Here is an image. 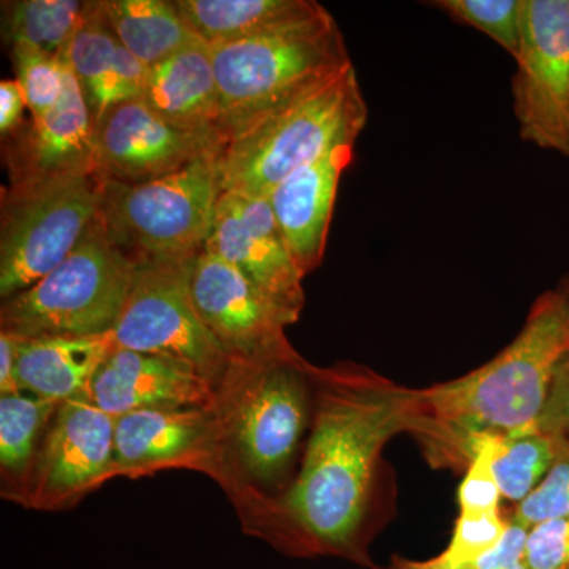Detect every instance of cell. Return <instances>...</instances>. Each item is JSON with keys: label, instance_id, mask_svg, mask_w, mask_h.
I'll use <instances>...</instances> for the list:
<instances>
[{"label": "cell", "instance_id": "603a6c76", "mask_svg": "<svg viewBox=\"0 0 569 569\" xmlns=\"http://www.w3.org/2000/svg\"><path fill=\"white\" fill-rule=\"evenodd\" d=\"M108 28L148 69L198 41L170 0H97Z\"/></svg>", "mask_w": 569, "mask_h": 569}, {"label": "cell", "instance_id": "4dcf8cb0", "mask_svg": "<svg viewBox=\"0 0 569 569\" xmlns=\"http://www.w3.org/2000/svg\"><path fill=\"white\" fill-rule=\"evenodd\" d=\"M526 549L530 569H569V516L531 527Z\"/></svg>", "mask_w": 569, "mask_h": 569}, {"label": "cell", "instance_id": "1f68e13d", "mask_svg": "<svg viewBox=\"0 0 569 569\" xmlns=\"http://www.w3.org/2000/svg\"><path fill=\"white\" fill-rule=\"evenodd\" d=\"M537 430L569 441V348L553 370L548 399L538 419Z\"/></svg>", "mask_w": 569, "mask_h": 569}, {"label": "cell", "instance_id": "ffe728a7", "mask_svg": "<svg viewBox=\"0 0 569 569\" xmlns=\"http://www.w3.org/2000/svg\"><path fill=\"white\" fill-rule=\"evenodd\" d=\"M141 100L176 127L222 138L219 84L211 47L204 41L151 67Z\"/></svg>", "mask_w": 569, "mask_h": 569}, {"label": "cell", "instance_id": "d6a6232c", "mask_svg": "<svg viewBox=\"0 0 569 569\" xmlns=\"http://www.w3.org/2000/svg\"><path fill=\"white\" fill-rule=\"evenodd\" d=\"M529 530L515 516L509 518L508 529L496 548L471 563L468 569H530L527 563V537Z\"/></svg>", "mask_w": 569, "mask_h": 569}, {"label": "cell", "instance_id": "8992f818", "mask_svg": "<svg viewBox=\"0 0 569 569\" xmlns=\"http://www.w3.org/2000/svg\"><path fill=\"white\" fill-rule=\"evenodd\" d=\"M222 194L217 153L142 183L103 182L99 217L138 263L203 252Z\"/></svg>", "mask_w": 569, "mask_h": 569}, {"label": "cell", "instance_id": "cb8c5ba5", "mask_svg": "<svg viewBox=\"0 0 569 569\" xmlns=\"http://www.w3.org/2000/svg\"><path fill=\"white\" fill-rule=\"evenodd\" d=\"M88 2L11 0L2 2V37L11 50H36L62 58Z\"/></svg>", "mask_w": 569, "mask_h": 569}, {"label": "cell", "instance_id": "5b68a950", "mask_svg": "<svg viewBox=\"0 0 569 569\" xmlns=\"http://www.w3.org/2000/svg\"><path fill=\"white\" fill-rule=\"evenodd\" d=\"M138 261L100 217L73 252L28 290L2 301V332L21 339L111 335L129 298Z\"/></svg>", "mask_w": 569, "mask_h": 569}, {"label": "cell", "instance_id": "7c38bea8", "mask_svg": "<svg viewBox=\"0 0 569 569\" xmlns=\"http://www.w3.org/2000/svg\"><path fill=\"white\" fill-rule=\"evenodd\" d=\"M97 176L103 182L142 183L163 178L211 153L222 138L168 122L142 100L116 104L93 122Z\"/></svg>", "mask_w": 569, "mask_h": 569}, {"label": "cell", "instance_id": "52a82bcc", "mask_svg": "<svg viewBox=\"0 0 569 569\" xmlns=\"http://www.w3.org/2000/svg\"><path fill=\"white\" fill-rule=\"evenodd\" d=\"M231 369L244 387L230 418L236 466L253 485H277L309 422L313 367L291 347L258 361L233 362Z\"/></svg>", "mask_w": 569, "mask_h": 569}, {"label": "cell", "instance_id": "836d02e7", "mask_svg": "<svg viewBox=\"0 0 569 569\" xmlns=\"http://www.w3.org/2000/svg\"><path fill=\"white\" fill-rule=\"evenodd\" d=\"M29 110L20 82L3 80L0 82V133L2 138L21 126L24 111Z\"/></svg>", "mask_w": 569, "mask_h": 569}, {"label": "cell", "instance_id": "9c48e42d", "mask_svg": "<svg viewBox=\"0 0 569 569\" xmlns=\"http://www.w3.org/2000/svg\"><path fill=\"white\" fill-rule=\"evenodd\" d=\"M190 260L141 261L111 337L116 347L163 356L222 387L233 359L198 316Z\"/></svg>", "mask_w": 569, "mask_h": 569}, {"label": "cell", "instance_id": "f546056e", "mask_svg": "<svg viewBox=\"0 0 569 569\" xmlns=\"http://www.w3.org/2000/svg\"><path fill=\"white\" fill-rule=\"evenodd\" d=\"M515 519L531 529L546 520L569 516V441L561 440L559 456L541 485L516 507Z\"/></svg>", "mask_w": 569, "mask_h": 569}, {"label": "cell", "instance_id": "ba28073f", "mask_svg": "<svg viewBox=\"0 0 569 569\" xmlns=\"http://www.w3.org/2000/svg\"><path fill=\"white\" fill-rule=\"evenodd\" d=\"M99 176L3 189L0 298L28 290L62 263L99 216Z\"/></svg>", "mask_w": 569, "mask_h": 569}, {"label": "cell", "instance_id": "6da1fadb", "mask_svg": "<svg viewBox=\"0 0 569 569\" xmlns=\"http://www.w3.org/2000/svg\"><path fill=\"white\" fill-rule=\"evenodd\" d=\"M313 383L316 415L301 471L277 500L283 518L266 538L291 556L372 567L362 527L377 463L396 433L410 432L413 389L356 365L313 369Z\"/></svg>", "mask_w": 569, "mask_h": 569}, {"label": "cell", "instance_id": "484cf974", "mask_svg": "<svg viewBox=\"0 0 569 569\" xmlns=\"http://www.w3.org/2000/svg\"><path fill=\"white\" fill-rule=\"evenodd\" d=\"M561 438L541 432L498 438L492 473L501 497L518 507L541 485L559 456Z\"/></svg>", "mask_w": 569, "mask_h": 569}, {"label": "cell", "instance_id": "9a60e30c", "mask_svg": "<svg viewBox=\"0 0 569 569\" xmlns=\"http://www.w3.org/2000/svg\"><path fill=\"white\" fill-rule=\"evenodd\" d=\"M63 63L66 78L59 102L3 138L9 189L97 176L91 108L66 59Z\"/></svg>", "mask_w": 569, "mask_h": 569}, {"label": "cell", "instance_id": "f1b7e54d", "mask_svg": "<svg viewBox=\"0 0 569 569\" xmlns=\"http://www.w3.org/2000/svg\"><path fill=\"white\" fill-rule=\"evenodd\" d=\"M508 523L500 511H460L451 541L437 559L451 567H470L496 548Z\"/></svg>", "mask_w": 569, "mask_h": 569}, {"label": "cell", "instance_id": "e0dca14e", "mask_svg": "<svg viewBox=\"0 0 569 569\" xmlns=\"http://www.w3.org/2000/svg\"><path fill=\"white\" fill-rule=\"evenodd\" d=\"M356 141L339 142L316 162L288 176L268 197L305 276L323 263L340 178L353 162Z\"/></svg>", "mask_w": 569, "mask_h": 569}, {"label": "cell", "instance_id": "d4e9b609", "mask_svg": "<svg viewBox=\"0 0 569 569\" xmlns=\"http://www.w3.org/2000/svg\"><path fill=\"white\" fill-rule=\"evenodd\" d=\"M61 403L20 391L0 396V467L3 477L22 479Z\"/></svg>", "mask_w": 569, "mask_h": 569}, {"label": "cell", "instance_id": "2e32d148", "mask_svg": "<svg viewBox=\"0 0 569 569\" xmlns=\"http://www.w3.org/2000/svg\"><path fill=\"white\" fill-rule=\"evenodd\" d=\"M213 385L163 356L112 348L89 388V400L112 417L149 408H213Z\"/></svg>", "mask_w": 569, "mask_h": 569}, {"label": "cell", "instance_id": "277c9868", "mask_svg": "<svg viewBox=\"0 0 569 569\" xmlns=\"http://www.w3.org/2000/svg\"><path fill=\"white\" fill-rule=\"evenodd\" d=\"M211 51L223 142L353 63L339 24L325 7L274 32L211 47Z\"/></svg>", "mask_w": 569, "mask_h": 569}, {"label": "cell", "instance_id": "d590c367", "mask_svg": "<svg viewBox=\"0 0 569 569\" xmlns=\"http://www.w3.org/2000/svg\"><path fill=\"white\" fill-rule=\"evenodd\" d=\"M388 569H468L462 567H451V565L443 563L433 557V559L426 561L396 559L389 565Z\"/></svg>", "mask_w": 569, "mask_h": 569}, {"label": "cell", "instance_id": "8fae6325", "mask_svg": "<svg viewBox=\"0 0 569 569\" xmlns=\"http://www.w3.org/2000/svg\"><path fill=\"white\" fill-rule=\"evenodd\" d=\"M114 421L88 397L62 402L21 482L29 507H66L114 475Z\"/></svg>", "mask_w": 569, "mask_h": 569}, {"label": "cell", "instance_id": "5bb4252c", "mask_svg": "<svg viewBox=\"0 0 569 569\" xmlns=\"http://www.w3.org/2000/svg\"><path fill=\"white\" fill-rule=\"evenodd\" d=\"M190 290L198 316L234 362L258 361L291 348L284 329L295 318L208 249L194 257Z\"/></svg>", "mask_w": 569, "mask_h": 569}, {"label": "cell", "instance_id": "7a4b0ae2", "mask_svg": "<svg viewBox=\"0 0 569 569\" xmlns=\"http://www.w3.org/2000/svg\"><path fill=\"white\" fill-rule=\"evenodd\" d=\"M569 348V296H538L516 339L485 366L413 389L415 433L436 466L468 467L485 438L538 432L553 370Z\"/></svg>", "mask_w": 569, "mask_h": 569}, {"label": "cell", "instance_id": "8d00e7d4", "mask_svg": "<svg viewBox=\"0 0 569 569\" xmlns=\"http://www.w3.org/2000/svg\"><path fill=\"white\" fill-rule=\"evenodd\" d=\"M559 288L563 293H567L569 296V272L567 276L561 279V282L559 283Z\"/></svg>", "mask_w": 569, "mask_h": 569}, {"label": "cell", "instance_id": "74e56055", "mask_svg": "<svg viewBox=\"0 0 569 569\" xmlns=\"http://www.w3.org/2000/svg\"><path fill=\"white\" fill-rule=\"evenodd\" d=\"M568 159H569V156H568Z\"/></svg>", "mask_w": 569, "mask_h": 569}, {"label": "cell", "instance_id": "4316f807", "mask_svg": "<svg viewBox=\"0 0 569 569\" xmlns=\"http://www.w3.org/2000/svg\"><path fill=\"white\" fill-rule=\"evenodd\" d=\"M433 6L451 20L470 26L516 59L520 47L522 0H437Z\"/></svg>", "mask_w": 569, "mask_h": 569}, {"label": "cell", "instance_id": "d6986e66", "mask_svg": "<svg viewBox=\"0 0 569 569\" xmlns=\"http://www.w3.org/2000/svg\"><path fill=\"white\" fill-rule=\"evenodd\" d=\"M80 82L93 122L116 104L140 100L149 69L122 47L108 28L96 2H88L84 17L62 56Z\"/></svg>", "mask_w": 569, "mask_h": 569}, {"label": "cell", "instance_id": "4fadbf2b", "mask_svg": "<svg viewBox=\"0 0 569 569\" xmlns=\"http://www.w3.org/2000/svg\"><path fill=\"white\" fill-rule=\"evenodd\" d=\"M206 249L299 320L306 301V276L296 263L268 198L222 192Z\"/></svg>", "mask_w": 569, "mask_h": 569}, {"label": "cell", "instance_id": "7402d4cb", "mask_svg": "<svg viewBox=\"0 0 569 569\" xmlns=\"http://www.w3.org/2000/svg\"><path fill=\"white\" fill-rule=\"evenodd\" d=\"M182 21L208 47L274 32L320 10L316 0H173Z\"/></svg>", "mask_w": 569, "mask_h": 569}, {"label": "cell", "instance_id": "83f0119b", "mask_svg": "<svg viewBox=\"0 0 569 569\" xmlns=\"http://www.w3.org/2000/svg\"><path fill=\"white\" fill-rule=\"evenodd\" d=\"M11 56L32 118L50 111L63 92V59L36 50H11Z\"/></svg>", "mask_w": 569, "mask_h": 569}, {"label": "cell", "instance_id": "ac0fdd59", "mask_svg": "<svg viewBox=\"0 0 569 569\" xmlns=\"http://www.w3.org/2000/svg\"><path fill=\"white\" fill-rule=\"evenodd\" d=\"M213 408H149L116 417L114 475L189 462L216 438Z\"/></svg>", "mask_w": 569, "mask_h": 569}, {"label": "cell", "instance_id": "30bf717a", "mask_svg": "<svg viewBox=\"0 0 569 569\" xmlns=\"http://www.w3.org/2000/svg\"><path fill=\"white\" fill-rule=\"evenodd\" d=\"M512 110L520 138L569 156V0H522Z\"/></svg>", "mask_w": 569, "mask_h": 569}, {"label": "cell", "instance_id": "44dd1931", "mask_svg": "<svg viewBox=\"0 0 569 569\" xmlns=\"http://www.w3.org/2000/svg\"><path fill=\"white\" fill-rule=\"evenodd\" d=\"M13 339L20 391L58 403L89 399L92 378L114 348L111 335Z\"/></svg>", "mask_w": 569, "mask_h": 569}, {"label": "cell", "instance_id": "e575fe53", "mask_svg": "<svg viewBox=\"0 0 569 569\" xmlns=\"http://www.w3.org/2000/svg\"><path fill=\"white\" fill-rule=\"evenodd\" d=\"M14 392H20L14 369V339L0 331V396Z\"/></svg>", "mask_w": 569, "mask_h": 569}, {"label": "cell", "instance_id": "3957f363", "mask_svg": "<svg viewBox=\"0 0 569 569\" xmlns=\"http://www.w3.org/2000/svg\"><path fill=\"white\" fill-rule=\"evenodd\" d=\"M367 104L353 63L249 123L217 153L222 192L268 198L299 168L358 140Z\"/></svg>", "mask_w": 569, "mask_h": 569}]
</instances>
